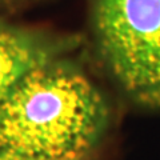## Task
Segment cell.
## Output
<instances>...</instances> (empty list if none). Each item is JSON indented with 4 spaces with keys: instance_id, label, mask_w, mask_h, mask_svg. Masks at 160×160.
<instances>
[{
    "instance_id": "6da1fadb",
    "label": "cell",
    "mask_w": 160,
    "mask_h": 160,
    "mask_svg": "<svg viewBox=\"0 0 160 160\" xmlns=\"http://www.w3.org/2000/svg\"><path fill=\"white\" fill-rule=\"evenodd\" d=\"M109 124L103 92L67 58L29 72L0 103V155L87 158Z\"/></svg>"
},
{
    "instance_id": "7a4b0ae2",
    "label": "cell",
    "mask_w": 160,
    "mask_h": 160,
    "mask_svg": "<svg viewBox=\"0 0 160 160\" xmlns=\"http://www.w3.org/2000/svg\"><path fill=\"white\" fill-rule=\"evenodd\" d=\"M96 56L129 102L160 108V0H89Z\"/></svg>"
},
{
    "instance_id": "3957f363",
    "label": "cell",
    "mask_w": 160,
    "mask_h": 160,
    "mask_svg": "<svg viewBox=\"0 0 160 160\" xmlns=\"http://www.w3.org/2000/svg\"><path fill=\"white\" fill-rule=\"evenodd\" d=\"M73 35L20 27L0 19V103L29 72L73 53Z\"/></svg>"
},
{
    "instance_id": "277c9868",
    "label": "cell",
    "mask_w": 160,
    "mask_h": 160,
    "mask_svg": "<svg viewBox=\"0 0 160 160\" xmlns=\"http://www.w3.org/2000/svg\"><path fill=\"white\" fill-rule=\"evenodd\" d=\"M39 0H0V11H13L22 7L29 6Z\"/></svg>"
},
{
    "instance_id": "5b68a950",
    "label": "cell",
    "mask_w": 160,
    "mask_h": 160,
    "mask_svg": "<svg viewBox=\"0 0 160 160\" xmlns=\"http://www.w3.org/2000/svg\"><path fill=\"white\" fill-rule=\"evenodd\" d=\"M0 160H40V159H28L20 156H11V155H0ZM66 160H87V158H75V159H66Z\"/></svg>"
}]
</instances>
